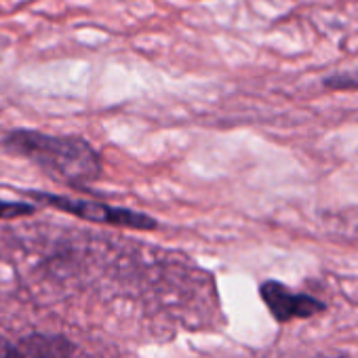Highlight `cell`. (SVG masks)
<instances>
[{
    "mask_svg": "<svg viewBox=\"0 0 358 358\" xmlns=\"http://www.w3.org/2000/svg\"><path fill=\"white\" fill-rule=\"evenodd\" d=\"M324 87H327V89H333V91L358 89V70H356V72H343V74L329 76V78L324 80Z\"/></svg>",
    "mask_w": 358,
    "mask_h": 358,
    "instance_id": "cell-6",
    "label": "cell"
},
{
    "mask_svg": "<svg viewBox=\"0 0 358 358\" xmlns=\"http://www.w3.org/2000/svg\"><path fill=\"white\" fill-rule=\"evenodd\" d=\"M36 209L32 203H13V201H0V220H17L32 215Z\"/></svg>",
    "mask_w": 358,
    "mask_h": 358,
    "instance_id": "cell-5",
    "label": "cell"
},
{
    "mask_svg": "<svg viewBox=\"0 0 358 358\" xmlns=\"http://www.w3.org/2000/svg\"><path fill=\"white\" fill-rule=\"evenodd\" d=\"M0 148L13 156L32 160L68 184H89L101 175L99 154L83 137L15 129L3 137Z\"/></svg>",
    "mask_w": 358,
    "mask_h": 358,
    "instance_id": "cell-1",
    "label": "cell"
},
{
    "mask_svg": "<svg viewBox=\"0 0 358 358\" xmlns=\"http://www.w3.org/2000/svg\"><path fill=\"white\" fill-rule=\"evenodd\" d=\"M28 196H32L34 201L64 211L68 215L80 217L85 222H93V224H106V226H118V228H131V230H156L158 222L150 215L131 211V209H122V207H112V205H103V203H95V201H83V199H72V196H62V194H49V192H36L30 190L26 192Z\"/></svg>",
    "mask_w": 358,
    "mask_h": 358,
    "instance_id": "cell-2",
    "label": "cell"
},
{
    "mask_svg": "<svg viewBox=\"0 0 358 358\" xmlns=\"http://www.w3.org/2000/svg\"><path fill=\"white\" fill-rule=\"evenodd\" d=\"M0 358H26L20 343H11L9 339L0 337Z\"/></svg>",
    "mask_w": 358,
    "mask_h": 358,
    "instance_id": "cell-7",
    "label": "cell"
},
{
    "mask_svg": "<svg viewBox=\"0 0 358 358\" xmlns=\"http://www.w3.org/2000/svg\"><path fill=\"white\" fill-rule=\"evenodd\" d=\"M20 348L26 358H70L74 345L62 335H30L20 341Z\"/></svg>",
    "mask_w": 358,
    "mask_h": 358,
    "instance_id": "cell-4",
    "label": "cell"
},
{
    "mask_svg": "<svg viewBox=\"0 0 358 358\" xmlns=\"http://www.w3.org/2000/svg\"><path fill=\"white\" fill-rule=\"evenodd\" d=\"M259 293H262V299L266 301L268 310L272 312V316L278 322H289L293 318H310L324 310V306L318 299H314L310 295H297V293L289 291L282 282H276V280L264 282Z\"/></svg>",
    "mask_w": 358,
    "mask_h": 358,
    "instance_id": "cell-3",
    "label": "cell"
}]
</instances>
